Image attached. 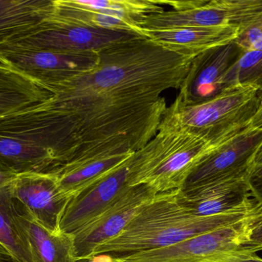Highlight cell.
<instances>
[{
  "label": "cell",
  "instance_id": "11",
  "mask_svg": "<svg viewBox=\"0 0 262 262\" xmlns=\"http://www.w3.org/2000/svg\"><path fill=\"white\" fill-rule=\"evenodd\" d=\"M245 52L234 40L194 58L176 100L189 106L207 101L221 93L225 89V77Z\"/></svg>",
  "mask_w": 262,
  "mask_h": 262
},
{
  "label": "cell",
  "instance_id": "14",
  "mask_svg": "<svg viewBox=\"0 0 262 262\" xmlns=\"http://www.w3.org/2000/svg\"><path fill=\"white\" fill-rule=\"evenodd\" d=\"M239 29L232 26L183 28L166 30L145 31L147 37L159 46L180 55L195 58L200 54L234 41Z\"/></svg>",
  "mask_w": 262,
  "mask_h": 262
},
{
  "label": "cell",
  "instance_id": "12",
  "mask_svg": "<svg viewBox=\"0 0 262 262\" xmlns=\"http://www.w3.org/2000/svg\"><path fill=\"white\" fill-rule=\"evenodd\" d=\"M134 155L108 175L71 198L61 218V232L72 235L78 232L101 215L130 187L128 178Z\"/></svg>",
  "mask_w": 262,
  "mask_h": 262
},
{
  "label": "cell",
  "instance_id": "32",
  "mask_svg": "<svg viewBox=\"0 0 262 262\" xmlns=\"http://www.w3.org/2000/svg\"><path fill=\"white\" fill-rule=\"evenodd\" d=\"M220 262H235L234 261H220Z\"/></svg>",
  "mask_w": 262,
  "mask_h": 262
},
{
  "label": "cell",
  "instance_id": "9",
  "mask_svg": "<svg viewBox=\"0 0 262 262\" xmlns=\"http://www.w3.org/2000/svg\"><path fill=\"white\" fill-rule=\"evenodd\" d=\"M146 185L131 186L101 215L72 234L78 261L93 256L95 249L119 235L134 215L155 195Z\"/></svg>",
  "mask_w": 262,
  "mask_h": 262
},
{
  "label": "cell",
  "instance_id": "20",
  "mask_svg": "<svg viewBox=\"0 0 262 262\" xmlns=\"http://www.w3.org/2000/svg\"><path fill=\"white\" fill-rule=\"evenodd\" d=\"M11 181L0 186V244L17 261L33 262L26 234L17 219Z\"/></svg>",
  "mask_w": 262,
  "mask_h": 262
},
{
  "label": "cell",
  "instance_id": "23",
  "mask_svg": "<svg viewBox=\"0 0 262 262\" xmlns=\"http://www.w3.org/2000/svg\"><path fill=\"white\" fill-rule=\"evenodd\" d=\"M235 41L244 49L245 52L262 50V23L240 32Z\"/></svg>",
  "mask_w": 262,
  "mask_h": 262
},
{
  "label": "cell",
  "instance_id": "15",
  "mask_svg": "<svg viewBox=\"0 0 262 262\" xmlns=\"http://www.w3.org/2000/svg\"><path fill=\"white\" fill-rule=\"evenodd\" d=\"M53 95L44 83L0 63V118L46 103Z\"/></svg>",
  "mask_w": 262,
  "mask_h": 262
},
{
  "label": "cell",
  "instance_id": "7",
  "mask_svg": "<svg viewBox=\"0 0 262 262\" xmlns=\"http://www.w3.org/2000/svg\"><path fill=\"white\" fill-rule=\"evenodd\" d=\"M262 145V129H249L209 152L188 177L181 189L247 178Z\"/></svg>",
  "mask_w": 262,
  "mask_h": 262
},
{
  "label": "cell",
  "instance_id": "26",
  "mask_svg": "<svg viewBox=\"0 0 262 262\" xmlns=\"http://www.w3.org/2000/svg\"><path fill=\"white\" fill-rule=\"evenodd\" d=\"M250 128L252 129H262V106L251 123Z\"/></svg>",
  "mask_w": 262,
  "mask_h": 262
},
{
  "label": "cell",
  "instance_id": "22",
  "mask_svg": "<svg viewBox=\"0 0 262 262\" xmlns=\"http://www.w3.org/2000/svg\"><path fill=\"white\" fill-rule=\"evenodd\" d=\"M249 244L255 254L262 251V207H256L248 218Z\"/></svg>",
  "mask_w": 262,
  "mask_h": 262
},
{
  "label": "cell",
  "instance_id": "5",
  "mask_svg": "<svg viewBox=\"0 0 262 262\" xmlns=\"http://www.w3.org/2000/svg\"><path fill=\"white\" fill-rule=\"evenodd\" d=\"M249 216L167 247L117 258L120 262H220L253 255L255 253L249 244Z\"/></svg>",
  "mask_w": 262,
  "mask_h": 262
},
{
  "label": "cell",
  "instance_id": "13",
  "mask_svg": "<svg viewBox=\"0 0 262 262\" xmlns=\"http://www.w3.org/2000/svg\"><path fill=\"white\" fill-rule=\"evenodd\" d=\"M178 199L189 213L200 217L251 212L257 206L247 178L180 189Z\"/></svg>",
  "mask_w": 262,
  "mask_h": 262
},
{
  "label": "cell",
  "instance_id": "30",
  "mask_svg": "<svg viewBox=\"0 0 262 262\" xmlns=\"http://www.w3.org/2000/svg\"><path fill=\"white\" fill-rule=\"evenodd\" d=\"M0 262H18L13 257L9 255H0Z\"/></svg>",
  "mask_w": 262,
  "mask_h": 262
},
{
  "label": "cell",
  "instance_id": "10",
  "mask_svg": "<svg viewBox=\"0 0 262 262\" xmlns=\"http://www.w3.org/2000/svg\"><path fill=\"white\" fill-rule=\"evenodd\" d=\"M14 201L34 221L52 233H58L70 197L63 193L52 173H25L10 183Z\"/></svg>",
  "mask_w": 262,
  "mask_h": 262
},
{
  "label": "cell",
  "instance_id": "2",
  "mask_svg": "<svg viewBox=\"0 0 262 262\" xmlns=\"http://www.w3.org/2000/svg\"><path fill=\"white\" fill-rule=\"evenodd\" d=\"M178 191L157 194L134 215L124 230L95 249L94 255L124 256L177 244L238 223L252 211L215 216H195L178 199Z\"/></svg>",
  "mask_w": 262,
  "mask_h": 262
},
{
  "label": "cell",
  "instance_id": "28",
  "mask_svg": "<svg viewBox=\"0 0 262 262\" xmlns=\"http://www.w3.org/2000/svg\"><path fill=\"white\" fill-rule=\"evenodd\" d=\"M15 176V175L0 172V186H3V185L9 183Z\"/></svg>",
  "mask_w": 262,
  "mask_h": 262
},
{
  "label": "cell",
  "instance_id": "16",
  "mask_svg": "<svg viewBox=\"0 0 262 262\" xmlns=\"http://www.w3.org/2000/svg\"><path fill=\"white\" fill-rule=\"evenodd\" d=\"M53 5L51 16L64 23L94 29L130 32L145 37L140 20L128 11L104 8L95 10L78 9L70 6L66 0H53Z\"/></svg>",
  "mask_w": 262,
  "mask_h": 262
},
{
  "label": "cell",
  "instance_id": "6",
  "mask_svg": "<svg viewBox=\"0 0 262 262\" xmlns=\"http://www.w3.org/2000/svg\"><path fill=\"white\" fill-rule=\"evenodd\" d=\"M141 35L69 24L48 16L38 25L1 45L61 52H99Z\"/></svg>",
  "mask_w": 262,
  "mask_h": 262
},
{
  "label": "cell",
  "instance_id": "27",
  "mask_svg": "<svg viewBox=\"0 0 262 262\" xmlns=\"http://www.w3.org/2000/svg\"><path fill=\"white\" fill-rule=\"evenodd\" d=\"M235 262H262V258L257 256L256 254L248 255V256L243 257V258H238L234 260Z\"/></svg>",
  "mask_w": 262,
  "mask_h": 262
},
{
  "label": "cell",
  "instance_id": "31",
  "mask_svg": "<svg viewBox=\"0 0 262 262\" xmlns=\"http://www.w3.org/2000/svg\"><path fill=\"white\" fill-rule=\"evenodd\" d=\"M0 255H10V254H9V252H8L7 250H6V248L3 247V246H2L1 244H0Z\"/></svg>",
  "mask_w": 262,
  "mask_h": 262
},
{
  "label": "cell",
  "instance_id": "18",
  "mask_svg": "<svg viewBox=\"0 0 262 262\" xmlns=\"http://www.w3.org/2000/svg\"><path fill=\"white\" fill-rule=\"evenodd\" d=\"M134 154H116L67 165L52 173L56 177L61 192L72 198L124 164Z\"/></svg>",
  "mask_w": 262,
  "mask_h": 262
},
{
  "label": "cell",
  "instance_id": "25",
  "mask_svg": "<svg viewBox=\"0 0 262 262\" xmlns=\"http://www.w3.org/2000/svg\"><path fill=\"white\" fill-rule=\"evenodd\" d=\"M78 262H120L117 257L107 254H100L91 257L89 259Z\"/></svg>",
  "mask_w": 262,
  "mask_h": 262
},
{
  "label": "cell",
  "instance_id": "4",
  "mask_svg": "<svg viewBox=\"0 0 262 262\" xmlns=\"http://www.w3.org/2000/svg\"><path fill=\"white\" fill-rule=\"evenodd\" d=\"M261 106L255 88L238 84L198 104L186 106L175 100L164 115L216 147L250 128Z\"/></svg>",
  "mask_w": 262,
  "mask_h": 262
},
{
  "label": "cell",
  "instance_id": "24",
  "mask_svg": "<svg viewBox=\"0 0 262 262\" xmlns=\"http://www.w3.org/2000/svg\"><path fill=\"white\" fill-rule=\"evenodd\" d=\"M254 199L262 207V165L254 166L247 177Z\"/></svg>",
  "mask_w": 262,
  "mask_h": 262
},
{
  "label": "cell",
  "instance_id": "19",
  "mask_svg": "<svg viewBox=\"0 0 262 262\" xmlns=\"http://www.w3.org/2000/svg\"><path fill=\"white\" fill-rule=\"evenodd\" d=\"M53 9V0H0V45L46 19Z\"/></svg>",
  "mask_w": 262,
  "mask_h": 262
},
{
  "label": "cell",
  "instance_id": "17",
  "mask_svg": "<svg viewBox=\"0 0 262 262\" xmlns=\"http://www.w3.org/2000/svg\"><path fill=\"white\" fill-rule=\"evenodd\" d=\"M14 203L17 219L29 243L32 261L78 262L75 256L73 235L61 232H49L34 221L15 201Z\"/></svg>",
  "mask_w": 262,
  "mask_h": 262
},
{
  "label": "cell",
  "instance_id": "8",
  "mask_svg": "<svg viewBox=\"0 0 262 262\" xmlns=\"http://www.w3.org/2000/svg\"><path fill=\"white\" fill-rule=\"evenodd\" d=\"M100 58V52H61L0 45V63L46 86L91 72Z\"/></svg>",
  "mask_w": 262,
  "mask_h": 262
},
{
  "label": "cell",
  "instance_id": "3",
  "mask_svg": "<svg viewBox=\"0 0 262 262\" xmlns=\"http://www.w3.org/2000/svg\"><path fill=\"white\" fill-rule=\"evenodd\" d=\"M214 148L163 115L155 136L133 157L128 186L146 185L157 194L180 190Z\"/></svg>",
  "mask_w": 262,
  "mask_h": 262
},
{
  "label": "cell",
  "instance_id": "29",
  "mask_svg": "<svg viewBox=\"0 0 262 262\" xmlns=\"http://www.w3.org/2000/svg\"><path fill=\"white\" fill-rule=\"evenodd\" d=\"M261 165H262V145L255 155V160H254V166H261Z\"/></svg>",
  "mask_w": 262,
  "mask_h": 262
},
{
  "label": "cell",
  "instance_id": "21",
  "mask_svg": "<svg viewBox=\"0 0 262 262\" xmlns=\"http://www.w3.org/2000/svg\"><path fill=\"white\" fill-rule=\"evenodd\" d=\"M238 84L255 88L262 102V50L245 52L228 72L224 78L225 89Z\"/></svg>",
  "mask_w": 262,
  "mask_h": 262
},
{
  "label": "cell",
  "instance_id": "1",
  "mask_svg": "<svg viewBox=\"0 0 262 262\" xmlns=\"http://www.w3.org/2000/svg\"><path fill=\"white\" fill-rule=\"evenodd\" d=\"M100 57L94 70L47 85L61 167L143 149L167 109L163 92L181 88L194 59L144 36L105 48Z\"/></svg>",
  "mask_w": 262,
  "mask_h": 262
}]
</instances>
